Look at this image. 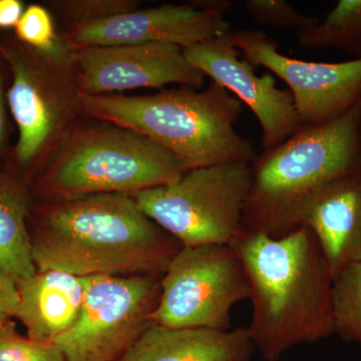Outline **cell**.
Instances as JSON below:
<instances>
[{"instance_id": "6da1fadb", "label": "cell", "mask_w": 361, "mask_h": 361, "mask_svg": "<svg viewBox=\"0 0 361 361\" xmlns=\"http://www.w3.org/2000/svg\"><path fill=\"white\" fill-rule=\"evenodd\" d=\"M32 243L37 271L78 277L161 276L182 247L123 194L49 201Z\"/></svg>"}, {"instance_id": "7a4b0ae2", "label": "cell", "mask_w": 361, "mask_h": 361, "mask_svg": "<svg viewBox=\"0 0 361 361\" xmlns=\"http://www.w3.org/2000/svg\"><path fill=\"white\" fill-rule=\"evenodd\" d=\"M231 246L250 285L253 312L247 330L266 361L334 334V275L310 228L281 238L243 228Z\"/></svg>"}, {"instance_id": "3957f363", "label": "cell", "mask_w": 361, "mask_h": 361, "mask_svg": "<svg viewBox=\"0 0 361 361\" xmlns=\"http://www.w3.org/2000/svg\"><path fill=\"white\" fill-rule=\"evenodd\" d=\"M80 104L82 116L148 137L186 171L257 158L252 142L235 129L243 104L214 82L205 90L180 87L148 96L82 94Z\"/></svg>"}, {"instance_id": "277c9868", "label": "cell", "mask_w": 361, "mask_h": 361, "mask_svg": "<svg viewBox=\"0 0 361 361\" xmlns=\"http://www.w3.org/2000/svg\"><path fill=\"white\" fill-rule=\"evenodd\" d=\"M361 101L317 127L300 128L251 164L244 229L281 238L301 227L316 194L344 176L361 172L358 125Z\"/></svg>"}, {"instance_id": "5b68a950", "label": "cell", "mask_w": 361, "mask_h": 361, "mask_svg": "<svg viewBox=\"0 0 361 361\" xmlns=\"http://www.w3.org/2000/svg\"><path fill=\"white\" fill-rule=\"evenodd\" d=\"M186 172L172 154L144 135L113 123H78L49 159L39 189L49 201L134 196L171 184Z\"/></svg>"}, {"instance_id": "8992f818", "label": "cell", "mask_w": 361, "mask_h": 361, "mask_svg": "<svg viewBox=\"0 0 361 361\" xmlns=\"http://www.w3.org/2000/svg\"><path fill=\"white\" fill-rule=\"evenodd\" d=\"M25 47L0 44V52L13 71L7 101L18 128L16 156L28 166L51 159L82 114L75 61L63 39L52 51Z\"/></svg>"}, {"instance_id": "52a82bcc", "label": "cell", "mask_w": 361, "mask_h": 361, "mask_svg": "<svg viewBox=\"0 0 361 361\" xmlns=\"http://www.w3.org/2000/svg\"><path fill=\"white\" fill-rule=\"evenodd\" d=\"M251 180V164H220L133 197L180 246L232 245L243 230Z\"/></svg>"}, {"instance_id": "ba28073f", "label": "cell", "mask_w": 361, "mask_h": 361, "mask_svg": "<svg viewBox=\"0 0 361 361\" xmlns=\"http://www.w3.org/2000/svg\"><path fill=\"white\" fill-rule=\"evenodd\" d=\"M250 299L241 258L231 245L182 246L161 276L154 323L228 331L235 304Z\"/></svg>"}, {"instance_id": "9c48e42d", "label": "cell", "mask_w": 361, "mask_h": 361, "mask_svg": "<svg viewBox=\"0 0 361 361\" xmlns=\"http://www.w3.org/2000/svg\"><path fill=\"white\" fill-rule=\"evenodd\" d=\"M82 278L85 296L80 315L54 343L66 361H121L154 323L161 276Z\"/></svg>"}, {"instance_id": "30bf717a", "label": "cell", "mask_w": 361, "mask_h": 361, "mask_svg": "<svg viewBox=\"0 0 361 361\" xmlns=\"http://www.w3.org/2000/svg\"><path fill=\"white\" fill-rule=\"evenodd\" d=\"M254 66H263L288 85L300 128L317 127L348 113L361 101V59L329 63L285 56L262 30L229 33Z\"/></svg>"}, {"instance_id": "8fae6325", "label": "cell", "mask_w": 361, "mask_h": 361, "mask_svg": "<svg viewBox=\"0 0 361 361\" xmlns=\"http://www.w3.org/2000/svg\"><path fill=\"white\" fill-rule=\"evenodd\" d=\"M78 87L85 94L159 89L167 85L199 90L205 75L190 65L182 47L170 44L90 47L71 49Z\"/></svg>"}, {"instance_id": "7c38bea8", "label": "cell", "mask_w": 361, "mask_h": 361, "mask_svg": "<svg viewBox=\"0 0 361 361\" xmlns=\"http://www.w3.org/2000/svg\"><path fill=\"white\" fill-rule=\"evenodd\" d=\"M229 33L183 51L190 65L253 111L262 130L261 147L267 151L300 129L293 97L290 92L277 87L273 75H256L254 66L239 58Z\"/></svg>"}, {"instance_id": "4fadbf2b", "label": "cell", "mask_w": 361, "mask_h": 361, "mask_svg": "<svg viewBox=\"0 0 361 361\" xmlns=\"http://www.w3.org/2000/svg\"><path fill=\"white\" fill-rule=\"evenodd\" d=\"M231 30L225 16L203 11L190 2L134 9L63 30L59 35L70 49L141 44H170L184 49Z\"/></svg>"}, {"instance_id": "5bb4252c", "label": "cell", "mask_w": 361, "mask_h": 361, "mask_svg": "<svg viewBox=\"0 0 361 361\" xmlns=\"http://www.w3.org/2000/svg\"><path fill=\"white\" fill-rule=\"evenodd\" d=\"M301 227L315 235L334 277L361 260V172L323 187L308 204Z\"/></svg>"}, {"instance_id": "9a60e30c", "label": "cell", "mask_w": 361, "mask_h": 361, "mask_svg": "<svg viewBox=\"0 0 361 361\" xmlns=\"http://www.w3.org/2000/svg\"><path fill=\"white\" fill-rule=\"evenodd\" d=\"M248 330L171 329L153 323L122 361H251Z\"/></svg>"}, {"instance_id": "2e32d148", "label": "cell", "mask_w": 361, "mask_h": 361, "mask_svg": "<svg viewBox=\"0 0 361 361\" xmlns=\"http://www.w3.org/2000/svg\"><path fill=\"white\" fill-rule=\"evenodd\" d=\"M16 285L20 304L16 318L30 338L54 343L77 322L85 296L82 277L63 271H37Z\"/></svg>"}, {"instance_id": "e0dca14e", "label": "cell", "mask_w": 361, "mask_h": 361, "mask_svg": "<svg viewBox=\"0 0 361 361\" xmlns=\"http://www.w3.org/2000/svg\"><path fill=\"white\" fill-rule=\"evenodd\" d=\"M30 196L23 185L0 175V274L13 280L35 276L32 235L26 225Z\"/></svg>"}, {"instance_id": "ac0fdd59", "label": "cell", "mask_w": 361, "mask_h": 361, "mask_svg": "<svg viewBox=\"0 0 361 361\" xmlns=\"http://www.w3.org/2000/svg\"><path fill=\"white\" fill-rule=\"evenodd\" d=\"M295 37L303 49L331 47L361 59V0H341L324 20L296 30Z\"/></svg>"}, {"instance_id": "d6986e66", "label": "cell", "mask_w": 361, "mask_h": 361, "mask_svg": "<svg viewBox=\"0 0 361 361\" xmlns=\"http://www.w3.org/2000/svg\"><path fill=\"white\" fill-rule=\"evenodd\" d=\"M331 305L334 334L361 348V260L334 277Z\"/></svg>"}, {"instance_id": "ffe728a7", "label": "cell", "mask_w": 361, "mask_h": 361, "mask_svg": "<svg viewBox=\"0 0 361 361\" xmlns=\"http://www.w3.org/2000/svg\"><path fill=\"white\" fill-rule=\"evenodd\" d=\"M135 0H56L51 6L65 30L106 20L139 8Z\"/></svg>"}, {"instance_id": "44dd1931", "label": "cell", "mask_w": 361, "mask_h": 361, "mask_svg": "<svg viewBox=\"0 0 361 361\" xmlns=\"http://www.w3.org/2000/svg\"><path fill=\"white\" fill-rule=\"evenodd\" d=\"M0 361H66L61 348L51 342L21 336L13 322L0 329Z\"/></svg>"}, {"instance_id": "7402d4cb", "label": "cell", "mask_w": 361, "mask_h": 361, "mask_svg": "<svg viewBox=\"0 0 361 361\" xmlns=\"http://www.w3.org/2000/svg\"><path fill=\"white\" fill-rule=\"evenodd\" d=\"M16 32L23 44L42 51H54L61 44L51 13L40 4H32L25 9Z\"/></svg>"}, {"instance_id": "603a6c76", "label": "cell", "mask_w": 361, "mask_h": 361, "mask_svg": "<svg viewBox=\"0 0 361 361\" xmlns=\"http://www.w3.org/2000/svg\"><path fill=\"white\" fill-rule=\"evenodd\" d=\"M247 13L259 25L296 30L319 23V18L297 11L285 0H247Z\"/></svg>"}, {"instance_id": "cb8c5ba5", "label": "cell", "mask_w": 361, "mask_h": 361, "mask_svg": "<svg viewBox=\"0 0 361 361\" xmlns=\"http://www.w3.org/2000/svg\"><path fill=\"white\" fill-rule=\"evenodd\" d=\"M18 304L20 293L16 280L0 274V329L16 317Z\"/></svg>"}, {"instance_id": "d4e9b609", "label": "cell", "mask_w": 361, "mask_h": 361, "mask_svg": "<svg viewBox=\"0 0 361 361\" xmlns=\"http://www.w3.org/2000/svg\"><path fill=\"white\" fill-rule=\"evenodd\" d=\"M25 11L20 0H0V28H16Z\"/></svg>"}, {"instance_id": "484cf974", "label": "cell", "mask_w": 361, "mask_h": 361, "mask_svg": "<svg viewBox=\"0 0 361 361\" xmlns=\"http://www.w3.org/2000/svg\"><path fill=\"white\" fill-rule=\"evenodd\" d=\"M191 4L203 11H213L223 16L231 11L234 6V4L230 0H198V1H191Z\"/></svg>"}, {"instance_id": "4316f807", "label": "cell", "mask_w": 361, "mask_h": 361, "mask_svg": "<svg viewBox=\"0 0 361 361\" xmlns=\"http://www.w3.org/2000/svg\"><path fill=\"white\" fill-rule=\"evenodd\" d=\"M4 101V87H2V78L1 73H0V149L4 144L6 133V118Z\"/></svg>"}, {"instance_id": "83f0119b", "label": "cell", "mask_w": 361, "mask_h": 361, "mask_svg": "<svg viewBox=\"0 0 361 361\" xmlns=\"http://www.w3.org/2000/svg\"><path fill=\"white\" fill-rule=\"evenodd\" d=\"M358 144H360V154L361 159V114L360 118V125H358Z\"/></svg>"}, {"instance_id": "f1b7e54d", "label": "cell", "mask_w": 361, "mask_h": 361, "mask_svg": "<svg viewBox=\"0 0 361 361\" xmlns=\"http://www.w3.org/2000/svg\"><path fill=\"white\" fill-rule=\"evenodd\" d=\"M121 361H122V360H121Z\"/></svg>"}]
</instances>
